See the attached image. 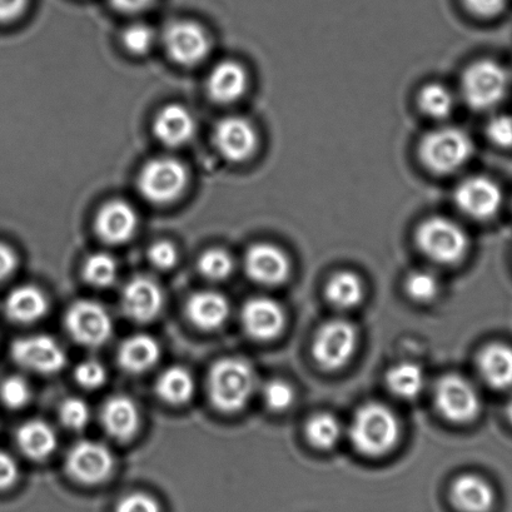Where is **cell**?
<instances>
[{
    "instance_id": "obj_12",
    "label": "cell",
    "mask_w": 512,
    "mask_h": 512,
    "mask_svg": "<svg viewBox=\"0 0 512 512\" xmlns=\"http://www.w3.org/2000/svg\"><path fill=\"white\" fill-rule=\"evenodd\" d=\"M69 476L79 484H102L111 476L114 467L112 451L96 441H79L69 450L66 460Z\"/></svg>"
},
{
    "instance_id": "obj_16",
    "label": "cell",
    "mask_w": 512,
    "mask_h": 512,
    "mask_svg": "<svg viewBox=\"0 0 512 512\" xmlns=\"http://www.w3.org/2000/svg\"><path fill=\"white\" fill-rule=\"evenodd\" d=\"M241 321L248 336L266 342L281 335L286 315L280 303L273 298L253 297L243 306Z\"/></svg>"
},
{
    "instance_id": "obj_36",
    "label": "cell",
    "mask_w": 512,
    "mask_h": 512,
    "mask_svg": "<svg viewBox=\"0 0 512 512\" xmlns=\"http://www.w3.org/2000/svg\"><path fill=\"white\" fill-rule=\"evenodd\" d=\"M32 399V389L21 376H11L0 385V400L8 409H23Z\"/></svg>"
},
{
    "instance_id": "obj_19",
    "label": "cell",
    "mask_w": 512,
    "mask_h": 512,
    "mask_svg": "<svg viewBox=\"0 0 512 512\" xmlns=\"http://www.w3.org/2000/svg\"><path fill=\"white\" fill-rule=\"evenodd\" d=\"M197 123L193 114L181 104H168L157 113L153 122L154 136L164 146L177 148L195 137Z\"/></svg>"
},
{
    "instance_id": "obj_8",
    "label": "cell",
    "mask_w": 512,
    "mask_h": 512,
    "mask_svg": "<svg viewBox=\"0 0 512 512\" xmlns=\"http://www.w3.org/2000/svg\"><path fill=\"white\" fill-rule=\"evenodd\" d=\"M434 395L437 410L454 424H467L480 414L479 391L464 376L451 374L441 377Z\"/></svg>"
},
{
    "instance_id": "obj_46",
    "label": "cell",
    "mask_w": 512,
    "mask_h": 512,
    "mask_svg": "<svg viewBox=\"0 0 512 512\" xmlns=\"http://www.w3.org/2000/svg\"><path fill=\"white\" fill-rule=\"evenodd\" d=\"M18 266L16 252L6 243L0 242V283L13 275Z\"/></svg>"
},
{
    "instance_id": "obj_1",
    "label": "cell",
    "mask_w": 512,
    "mask_h": 512,
    "mask_svg": "<svg viewBox=\"0 0 512 512\" xmlns=\"http://www.w3.org/2000/svg\"><path fill=\"white\" fill-rule=\"evenodd\" d=\"M349 436L355 449L369 457L389 454L399 444L400 421L395 412L379 402H369L356 411Z\"/></svg>"
},
{
    "instance_id": "obj_47",
    "label": "cell",
    "mask_w": 512,
    "mask_h": 512,
    "mask_svg": "<svg viewBox=\"0 0 512 512\" xmlns=\"http://www.w3.org/2000/svg\"><path fill=\"white\" fill-rule=\"evenodd\" d=\"M28 0H0V23L16 21L27 7Z\"/></svg>"
},
{
    "instance_id": "obj_2",
    "label": "cell",
    "mask_w": 512,
    "mask_h": 512,
    "mask_svg": "<svg viewBox=\"0 0 512 512\" xmlns=\"http://www.w3.org/2000/svg\"><path fill=\"white\" fill-rule=\"evenodd\" d=\"M255 370L246 360L230 357L217 361L208 374L207 389L211 402L225 414L245 409L255 394Z\"/></svg>"
},
{
    "instance_id": "obj_23",
    "label": "cell",
    "mask_w": 512,
    "mask_h": 512,
    "mask_svg": "<svg viewBox=\"0 0 512 512\" xmlns=\"http://www.w3.org/2000/svg\"><path fill=\"white\" fill-rule=\"evenodd\" d=\"M451 501L461 512H490L495 505V491L477 475H461L451 486Z\"/></svg>"
},
{
    "instance_id": "obj_30",
    "label": "cell",
    "mask_w": 512,
    "mask_h": 512,
    "mask_svg": "<svg viewBox=\"0 0 512 512\" xmlns=\"http://www.w3.org/2000/svg\"><path fill=\"white\" fill-rule=\"evenodd\" d=\"M364 283L354 272L341 271L331 277L326 286V296L333 306L351 310L364 300Z\"/></svg>"
},
{
    "instance_id": "obj_40",
    "label": "cell",
    "mask_w": 512,
    "mask_h": 512,
    "mask_svg": "<svg viewBox=\"0 0 512 512\" xmlns=\"http://www.w3.org/2000/svg\"><path fill=\"white\" fill-rule=\"evenodd\" d=\"M74 377L84 389L94 390L106 384L107 370L101 362L87 360L81 362L74 371Z\"/></svg>"
},
{
    "instance_id": "obj_4",
    "label": "cell",
    "mask_w": 512,
    "mask_h": 512,
    "mask_svg": "<svg viewBox=\"0 0 512 512\" xmlns=\"http://www.w3.org/2000/svg\"><path fill=\"white\" fill-rule=\"evenodd\" d=\"M420 250L431 261L440 265H455L469 251V236L459 223L446 217H431L416 231Z\"/></svg>"
},
{
    "instance_id": "obj_26",
    "label": "cell",
    "mask_w": 512,
    "mask_h": 512,
    "mask_svg": "<svg viewBox=\"0 0 512 512\" xmlns=\"http://www.w3.org/2000/svg\"><path fill=\"white\" fill-rule=\"evenodd\" d=\"M479 371L487 385L496 390L512 387V349L505 344L487 345L480 352Z\"/></svg>"
},
{
    "instance_id": "obj_20",
    "label": "cell",
    "mask_w": 512,
    "mask_h": 512,
    "mask_svg": "<svg viewBox=\"0 0 512 512\" xmlns=\"http://www.w3.org/2000/svg\"><path fill=\"white\" fill-rule=\"evenodd\" d=\"M101 422L112 439L122 442L132 440L141 426L136 401L126 395L109 397L102 407Z\"/></svg>"
},
{
    "instance_id": "obj_5",
    "label": "cell",
    "mask_w": 512,
    "mask_h": 512,
    "mask_svg": "<svg viewBox=\"0 0 512 512\" xmlns=\"http://www.w3.org/2000/svg\"><path fill=\"white\" fill-rule=\"evenodd\" d=\"M188 171L176 158L159 157L144 164L138 176V191L153 205H169L183 195L188 186Z\"/></svg>"
},
{
    "instance_id": "obj_14",
    "label": "cell",
    "mask_w": 512,
    "mask_h": 512,
    "mask_svg": "<svg viewBox=\"0 0 512 512\" xmlns=\"http://www.w3.org/2000/svg\"><path fill=\"white\" fill-rule=\"evenodd\" d=\"M213 144L227 161L245 162L256 152L258 134L248 119L226 117L213 129Z\"/></svg>"
},
{
    "instance_id": "obj_9",
    "label": "cell",
    "mask_w": 512,
    "mask_h": 512,
    "mask_svg": "<svg viewBox=\"0 0 512 512\" xmlns=\"http://www.w3.org/2000/svg\"><path fill=\"white\" fill-rule=\"evenodd\" d=\"M64 323L69 336L77 344L86 347H99L111 338L113 332L112 317L96 301L81 300L68 308Z\"/></svg>"
},
{
    "instance_id": "obj_28",
    "label": "cell",
    "mask_w": 512,
    "mask_h": 512,
    "mask_svg": "<svg viewBox=\"0 0 512 512\" xmlns=\"http://www.w3.org/2000/svg\"><path fill=\"white\" fill-rule=\"evenodd\" d=\"M195 380L186 369L180 366L169 367L156 382L159 399L169 405L187 404L195 395Z\"/></svg>"
},
{
    "instance_id": "obj_34",
    "label": "cell",
    "mask_w": 512,
    "mask_h": 512,
    "mask_svg": "<svg viewBox=\"0 0 512 512\" xmlns=\"http://www.w3.org/2000/svg\"><path fill=\"white\" fill-rule=\"evenodd\" d=\"M235 267L233 258L221 248L208 250L198 260V270L211 281H223L230 277Z\"/></svg>"
},
{
    "instance_id": "obj_18",
    "label": "cell",
    "mask_w": 512,
    "mask_h": 512,
    "mask_svg": "<svg viewBox=\"0 0 512 512\" xmlns=\"http://www.w3.org/2000/svg\"><path fill=\"white\" fill-rule=\"evenodd\" d=\"M138 227L136 210L129 203L113 200L98 211L94 228L99 238L108 245H122L134 236Z\"/></svg>"
},
{
    "instance_id": "obj_44",
    "label": "cell",
    "mask_w": 512,
    "mask_h": 512,
    "mask_svg": "<svg viewBox=\"0 0 512 512\" xmlns=\"http://www.w3.org/2000/svg\"><path fill=\"white\" fill-rule=\"evenodd\" d=\"M19 477L17 461L7 452L0 451V491L11 489Z\"/></svg>"
},
{
    "instance_id": "obj_39",
    "label": "cell",
    "mask_w": 512,
    "mask_h": 512,
    "mask_svg": "<svg viewBox=\"0 0 512 512\" xmlns=\"http://www.w3.org/2000/svg\"><path fill=\"white\" fill-rule=\"evenodd\" d=\"M156 42V34L146 24H133L123 33V44L132 54L143 56L151 51Z\"/></svg>"
},
{
    "instance_id": "obj_27",
    "label": "cell",
    "mask_w": 512,
    "mask_h": 512,
    "mask_svg": "<svg viewBox=\"0 0 512 512\" xmlns=\"http://www.w3.org/2000/svg\"><path fill=\"white\" fill-rule=\"evenodd\" d=\"M17 444L29 459L42 461L56 451L58 437L56 431L46 421L31 420L19 427Z\"/></svg>"
},
{
    "instance_id": "obj_3",
    "label": "cell",
    "mask_w": 512,
    "mask_h": 512,
    "mask_svg": "<svg viewBox=\"0 0 512 512\" xmlns=\"http://www.w3.org/2000/svg\"><path fill=\"white\" fill-rule=\"evenodd\" d=\"M420 158L430 171L449 175L464 167L474 153V143L465 131L444 127L427 133L419 148Z\"/></svg>"
},
{
    "instance_id": "obj_48",
    "label": "cell",
    "mask_w": 512,
    "mask_h": 512,
    "mask_svg": "<svg viewBox=\"0 0 512 512\" xmlns=\"http://www.w3.org/2000/svg\"><path fill=\"white\" fill-rule=\"evenodd\" d=\"M156 0H111V4L118 12L139 13L152 6Z\"/></svg>"
},
{
    "instance_id": "obj_43",
    "label": "cell",
    "mask_w": 512,
    "mask_h": 512,
    "mask_svg": "<svg viewBox=\"0 0 512 512\" xmlns=\"http://www.w3.org/2000/svg\"><path fill=\"white\" fill-rule=\"evenodd\" d=\"M116 512H161L158 501L144 492H133L118 502Z\"/></svg>"
},
{
    "instance_id": "obj_15",
    "label": "cell",
    "mask_w": 512,
    "mask_h": 512,
    "mask_svg": "<svg viewBox=\"0 0 512 512\" xmlns=\"http://www.w3.org/2000/svg\"><path fill=\"white\" fill-rule=\"evenodd\" d=\"M247 276L258 285L275 287L288 280L291 261L286 252L271 243H256L245 257Z\"/></svg>"
},
{
    "instance_id": "obj_38",
    "label": "cell",
    "mask_w": 512,
    "mask_h": 512,
    "mask_svg": "<svg viewBox=\"0 0 512 512\" xmlns=\"http://www.w3.org/2000/svg\"><path fill=\"white\" fill-rule=\"evenodd\" d=\"M262 397L268 409L283 412L290 409L295 401V391L286 381L272 380L263 386Z\"/></svg>"
},
{
    "instance_id": "obj_35",
    "label": "cell",
    "mask_w": 512,
    "mask_h": 512,
    "mask_svg": "<svg viewBox=\"0 0 512 512\" xmlns=\"http://www.w3.org/2000/svg\"><path fill=\"white\" fill-rule=\"evenodd\" d=\"M406 291L416 302H430L439 295L440 283L429 271L412 272L406 280Z\"/></svg>"
},
{
    "instance_id": "obj_49",
    "label": "cell",
    "mask_w": 512,
    "mask_h": 512,
    "mask_svg": "<svg viewBox=\"0 0 512 512\" xmlns=\"http://www.w3.org/2000/svg\"><path fill=\"white\" fill-rule=\"evenodd\" d=\"M506 414L507 417H509V420L511 421L512 424V399L510 400L509 405H507Z\"/></svg>"
},
{
    "instance_id": "obj_42",
    "label": "cell",
    "mask_w": 512,
    "mask_h": 512,
    "mask_svg": "<svg viewBox=\"0 0 512 512\" xmlns=\"http://www.w3.org/2000/svg\"><path fill=\"white\" fill-rule=\"evenodd\" d=\"M148 258L152 265L158 268V270H171V268L177 265L178 251L173 243L159 241L149 248Z\"/></svg>"
},
{
    "instance_id": "obj_37",
    "label": "cell",
    "mask_w": 512,
    "mask_h": 512,
    "mask_svg": "<svg viewBox=\"0 0 512 512\" xmlns=\"http://www.w3.org/2000/svg\"><path fill=\"white\" fill-rule=\"evenodd\" d=\"M59 419L69 430H82L91 420V409L87 402L79 397H69L59 407Z\"/></svg>"
},
{
    "instance_id": "obj_10",
    "label": "cell",
    "mask_w": 512,
    "mask_h": 512,
    "mask_svg": "<svg viewBox=\"0 0 512 512\" xmlns=\"http://www.w3.org/2000/svg\"><path fill=\"white\" fill-rule=\"evenodd\" d=\"M163 44L168 57L183 67L197 66L211 51V39L200 24L177 21L164 29Z\"/></svg>"
},
{
    "instance_id": "obj_45",
    "label": "cell",
    "mask_w": 512,
    "mask_h": 512,
    "mask_svg": "<svg viewBox=\"0 0 512 512\" xmlns=\"http://www.w3.org/2000/svg\"><path fill=\"white\" fill-rule=\"evenodd\" d=\"M466 7L476 16L495 17L504 11L507 0H464Z\"/></svg>"
},
{
    "instance_id": "obj_6",
    "label": "cell",
    "mask_w": 512,
    "mask_h": 512,
    "mask_svg": "<svg viewBox=\"0 0 512 512\" xmlns=\"http://www.w3.org/2000/svg\"><path fill=\"white\" fill-rule=\"evenodd\" d=\"M510 77L499 63L482 59L471 64L462 77L461 91L465 102L475 111L499 106L509 92Z\"/></svg>"
},
{
    "instance_id": "obj_25",
    "label": "cell",
    "mask_w": 512,
    "mask_h": 512,
    "mask_svg": "<svg viewBox=\"0 0 512 512\" xmlns=\"http://www.w3.org/2000/svg\"><path fill=\"white\" fill-rule=\"evenodd\" d=\"M49 310V301L42 290L34 286L17 287L9 293L4 311L9 320L21 325H29L42 320Z\"/></svg>"
},
{
    "instance_id": "obj_33",
    "label": "cell",
    "mask_w": 512,
    "mask_h": 512,
    "mask_svg": "<svg viewBox=\"0 0 512 512\" xmlns=\"http://www.w3.org/2000/svg\"><path fill=\"white\" fill-rule=\"evenodd\" d=\"M419 106L427 116L444 119L450 116L455 108V98L449 88L442 84H429L419 94Z\"/></svg>"
},
{
    "instance_id": "obj_7",
    "label": "cell",
    "mask_w": 512,
    "mask_h": 512,
    "mask_svg": "<svg viewBox=\"0 0 512 512\" xmlns=\"http://www.w3.org/2000/svg\"><path fill=\"white\" fill-rule=\"evenodd\" d=\"M357 344L359 333L350 321L342 318L327 321L313 341V359L325 371L344 369L354 357Z\"/></svg>"
},
{
    "instance_id": "obj_41",
    "label": "cell",
    "mask_w": 512,
    "mask_h": 512,
    "mask_svg": "<svg viewBox=\"0 0 512 512\" xmlns=\"http://www.w3.org/2000/svg\"><path fill=\"white\" fill-rule=\"evenodd\" d=\"M487 136L496 146L512 147V117L509 114H497L487 123Z\"/></svg>"
},
{
    "instance_id": "obj_32",
    "label": "cell",
    "mask_w": 512,
    "mask_h": 512,
    "mask_svg": "<svg viewBox=\"0 0 512 512\" xmlns=\"http://www.w3.org/2000/svg\"><path fill=\"white\" fill-rule=\"evenodd\" d=\"M83 277L89 285L98 288L112 286L117 280L118 265L106 252H97L89 256L83 265Z\"/></svg>"
},
{
    "instance_id": "obj_22",
    "label": "cell",
    "mask_w": 512,
    "mask_h": 512,
    "mask_svg": "<svg viewBox=\"0 0 512 512\" xmlns=\"http://www.w3.org/2000/svg\"><path fill=\"white\" fill-rule=\"evenodd\" d=\"M190 321L203 331H215L225 325L230 317V302L220 292L200 291L193 293L186 305Z\"/></svg>"
},
{
    "instance_id": "obj_11",
    "label": "cell",
    "mask_w": 512,
    "mask_h": 512,
    "mask_svg": "<svg viewBox=\"0 0 512 512\" xmlns=\"http://www.w3.org/2000/svg\"><path fill=\"white\" fill-rule=\"evenodd\" d=\"M12 359L36 374H57L67 364V354L53 337L33 335L18 338L11 349Z\"/></svg>"
},
{
    "instance_id": "obj_17",
    "label": "cell",
    "mask_w": 512,
    "mask_h": 512,
    "mask_svg": "<svg viewBox=\"0 0 512 512\" xmlns=\"http://www.w3.org/2000/svg\"><path fill=\"white\" fill-rule=\"evenodd\" d=\"M163 292L151 277L132 278L122 292V308L132 321L147 323L157 318L163 307Z\"/></svg>"
},
{
    "instance_id": "obj_21",
    "label": "cell",
    "mask_w": 512,
    "mask_h": 512,
    "mask_svg": "<svg viewBox=\"0 0 512 512\" xmlns=\"http://www.w3.org/2000/svg\"><path fill=\"white\" fill-rule=\"evenodd\" d=\"M248 74L240 63L225 61L218 63L207 78V93L213 102L231 104L245 96Z\"/></svg>"
},
{
    "instance_id": "obj_29",
    "label": "cell",
    "mask_w": 512,
    "mask_h": 512,
    "mask_svg": "<svg viewBox=\"0 0 512 512\" xmlns=\"http://www.w3.org/2000/svg\"><path fill=\"white\" fill-rule=\"evenodd\" d=\"M386 384L400 399L414 400L425 389V372L414 362H401L387 372Z\"/></svg>"
},
{
    "instance_id": "obj_24",
    "label": "cell",
    "mask_w": 512,
    "mask_h": 512,
    "mask_svg": "<svg viewBox=\"0 0 512 512\" xmlns=\"http://www.w3.org/2000/svg\"><path fill=\"white\" fill-rule=\"evenodd\" d=\"M161 357V347L152 336L138 333L126 338L118 349V364L128 374H143L151 370Z\"/></svg>"
},
{
    "instance_id": "obj_31",
    "label": "cell",
    "mask_w": 512,
    "mask_h": 512,
    "mask_svg": "<svg viewBox=\"0 0 512 512\" xmlns=\"http://www.w3.org/2000/svg\"><path fill=\"white\" fill-rule=\"evenodd\" d=\"M308 441L317 449L330 450L335 447L342 436L341 422L331 414H317L306 425Z\"/></svg>"
},
{
    "instance_id": "obj_13",
    "label": "cell",
    "mask_w": 512,
    "mask_h": 512,
    "mask_svg": "<svg viewBox=\"0 0 512 512\" xmlns=\"http://www.w3.org/2000/svg\"><path fill=\"white\" fill-rule=\"evenodd\" d=\"M456 205L475 220H490L502 206L501 188L490 178L475 176L462 181L455 192Z\"/></svg>"
}]
</instances>
